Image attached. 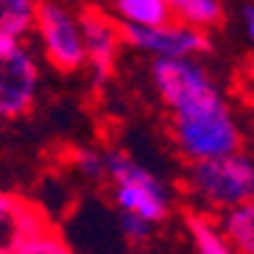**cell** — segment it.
<instances>
[{
    "instance_id": "12",
    "label": "cell",
    "mask_w": 254,
    "mask_h": 254,
    "mask_svg": "<svg viewBox=\"0 0 254 254\" xmlns=\"http://www.w3.org/2000/svg\"><path fill=\"white\" fill-rule=\"evenodd\" d=\"M165 3L179 23H187L201 31L218 28L226 17L224 0H165Z\"/></svg>"
},
{
    "instance_id": "17",
    "label": "cell",
    "mask_w": 254,
    "mask_h": 254,
    "mask_svg": "<svg viewBox=\"0 0 254 254\" xmlns=\"http://www.w3.org/2000/svg\"><path fill=\"white\" fill-rule=\"evenodd\" d=\"M70 162L81 176L87 179H106V168H104V151L98 148H75L70 154Z\"/></svg>"
},
{
    "instance_id": "9",
    "label": "cell",
    "mask_w": 254,
    "mask_h": 254,
    "mask_svg": "<svg viewBox=\"0 0 254 254\" xmlns=\"http://www.w3.org/2000/svg\"><path fill=\"white\" fill-rule=\"evenodd\" d=\"M45 209L25 195L0 190V254H17L34 235L48 229Z\"/></svg>"
},
{
    "instance_id": "5",
    "label": "cell",
    "mask_w": 254,
    "mask_h": 254,
    "mask_svg": "<svg viewBox=\"0 0 254 254\" xmlns=\"http://www.w3.org/2000/svg\"><path fill=\"white\" fill-rule=\"evenodd\" d=\"M42 67L25 39L0 37V120H17L34 109Z\"/></svg>"
},
{
    "instance_id": "14",
    "label": "cell",
    "mask_w": 254,
    "mask_h": 254,
    "mask_svg": "<svg viewBox=\"0 0 254 254\" xmlns=\"http://www.w3.org/2000/svg\"><path fill=\"white\" fill-rule=\"evenodd\" d=\"M39 0H0V37L28 39Z\"/></svg>"
},
{
    "instance_id": "16",
    "label": "cell",
    "mask_w": 254,
    "mask_h": 254,
    "mask_svg": "<svg viewBox=\"0 0 254 254\" xmlns=\"http://www.w3.org/2000/svg\"><path fill=\"white\" fill-rule=\"evenodd\" d=\"M17 254H75V252L53 226H48L39 235H34L28 243H23V249Z\"/></svg>"
},
{
    "instance_id": "8",
    "label": "cell",
    "mask_w": 254,
    "mask_h": 254,
    "mask_svg": "<svg viewBox=\"0 0 254 254\" xmlns=\"http://www.w3.org/2000/svg\"><path fill=\"white\" fill-rule=\"evenodd\" d=\"M78 23H81V37H84V53H87V64H90L95 81H106V75L112 73L118 51L123 45L120 37V23L104 14L101 8H81L78 11Z\"/></svg>"
},
{
    "instance_id": "1",
    "label": "cell",
    "mask_w": 254,
    "mask_h": 254,
    "mask_svg": "<svg viewBox=\"0 0 254 254\" xmlns=\"http://www.w3.org/2000/svg\"><path fill=\"white\" fill-rule=\"evenodd\" d=\"M171 137L176 151L187 162L226 157L243 151L246 142V131L224 92H215L193 106L171 112Z\"/></svg>"
},
{
    "instance_id": "2",
    "label": "cell",
    "mask_w": 254,
    "mask_h": 254,
    "mask_svg": "<svg viewBox=\"0 0 254 254\" xmlns=\"http://www.w3.org/2000/svg\"><path fill=\"white\" fill-rule=\"evenodd\" d=\"M187 193L204 207V212H224L235 204L252 201L254 195V162L246 151L226 157L198 159L187 165Z\"/></svg>"
},
{
    "instance_id": "10",
    "label": "cell",
    "mask_w": 254,
    "mask_h": 254,
    "mask_svg": "<svg viewBox=\"0 0 254 254\" xmlns=\"http://www.w3.org/2000/svg\"><path fill=\"white\" fill-rule=\"evenodd\" d=\"M185 229L190 235V243H193L195 254H238L235 246L224 238L221 226L204 209H190V212H185Z\"/></svg>"
},
{
    "instance_id": "13",
    "label": "cell",
    "mask_w": 254,
    "mask_h": 254,
    "mask_svg": "<svg viewBox=\"0 0 254 254\" xmlns=\"http://www.w3.org/2000/svg\"><path fill=\"white\" fill-rule=\"evenodd\" d=\"M112 11L120 25H140V28L173 20L165 0H112Z\"/></svg>"
},
{
    "instance_id": "4",
    "label": "cell",
    "mask_w": 254,
    "mask_h": 254,
    "mask_svg": "<svg viewBox=\"0 0 254 254\" xmlns=\"http://www.w3.org/2000/svg\"><path fill=\"white\" fill-rule=\"evenodd\" d=\"M34 34L48 64L59 73H78L87 67L84 37L78 11L64 0H39L34 17Z\"/></svg>"
},
{
    "instance_id": "18",
    "label": "cell",
    "mask_w": 254,
    "mask_h": 254,
    "mask_svg": "<svg viewBox=\"0 0 254 254\" xmlns=\"http://www.w3.org/2000/svg\"><path fill=\"white\" fill-rule=\"evenodd\" d=\"M240 20H243V37H246V42H252L254 39V3L252 0L240 3Z\"/></svg>"
},
{
    "instance_id": "7",
    "label": "cell",
    "mask_w": 254,
    "mask_h": 254,
    "mask_svg": "<svg viewBox=\"0 0 254 254\" xmlns=\"http://www.w3.org/2000/svg\"><path fill=\"white\" fill-rule=\"evenodd\" d=\"M151 84L171 112L193 106L204 98L221 92L215 75L198 59H154L151 64Z\"/></svg>"
},
{
    "instance_id": "6",
    "label": "cell",
    "mask_w": 254,
    "mask_h": 254,
    "mask_svg": "<svg viewBox=\"0 0 254 254\" xmlns=\"http://www.w3.org/2000/svg\"><path fill=\"white\" fill-rule=\"evenodd\" d=\"M123 45L148 53L154 59H198L212 51L209 31L193 28L179 20H168L162 25H120Z\"/></svg>"
},
{
    "instance_id": "3",
    "label": "cell",
    "mask_w": 254,
    "mask_h": 254,
    "mask_svg": "<svg viewBox=\"0 0 254 254\" xmlns=\"http://www.w3.org/2000/svg\"><path fill=\"white\" fill-rule=\"evenodd\" d=\"M106 179L112 182V201L118 212H134L151 224L171 215V190L157 173L128 157L126 151H104Z\"/></svg>"
},
{
    "instance_id": "11",
    "label": "cell",
    "mask_w": 254,
    "mask_h": 254,
    "mask_svg": "<svg viewBox=\"0 0 254 254\" xmlns=\"http://www.w3.org/2000/svg\"><path fill=\"white\" fill-rule=\"evenodd\" d=\"M221 232L238 254H254V204L243 201L221 212Z\"/></svg>"
},
{
    "instance_id": "15",
    "label": "cell",
    "mask_w": 254,
    "mask_h": 254,
    "mask_svg": "<svg viewBox=\"0 0 254 254\" xmlns=\"http://www.w3.org/2000/svg\"><path fill=\"white\" fill-rule=\"evenodd\" d=\"M154 226L157 224H151V221L134 215V212H120L118 215L120 238L126 240L128 246H145V243H151V238H154Z\"/></svg>"
}]
</instances>
